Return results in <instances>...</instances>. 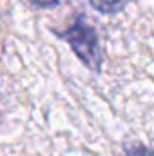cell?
<instances>
[{
    "instance_id": "cell-1",
    "label": "cell",
    "mask_w": 154,
    "mask_h": 156,
    "mask_svg": "<svg viewBox=\"0 0 154 156\" xmlns=\"http://www.w3.org/2000/svg\"><path fill=\"white\" fill-rule=\"evenodd\" d=\"M60 37L71 45L75 55L89 69H93L96 73L102 71L103 55H102L100 40H98V35H96V29L85 18H78L76 22L69 29H65Z\"/></svg>"
},
{
    "instance_id": "cell-2",
    "label": "cell",
    "mask_w": 154,
    "mask_h": 156,
    "mask_svg": "<svg viewBox=\"0 0 154 156\" xmlns=\"http://www.w3.org/2000/svg\"><path fill=\"white\" fill-rule=\"evenodd\" d=\"M129 2L131 0H89V4L103 15H114L118 11H121Z\"/></svg>"
},
{
    "instance_id": "cell-3",
    "label": "cell",
    "mask_w": 154,
    "mask_h": 156,
    "mask_svg": "<svg viewBox=\"0 0 154 156\" xmlns=\"http://www.w3.org/2000/svg\"><path fill=\"white\" fill-rule=\"evenodd\" d=\"M29 2L31 5H37V7H53L58 4V0H26Z\"/></svg>"
},
{
    "instance_id": "cell-4",
    "label": "cell",
    "mask_w": 154,
    "mask_h": 156,
    "mask_svg": "<svg viewBox=\"0 0 154 156\" xmlns=\"http://www.w3.org/2000/svg\"><path fill=\"white\" fill-rule=\"evenodd\" d=\"M132 156H154L152 149H143V147H138V149H132Z\"/></svg>"
}]
</instances>
